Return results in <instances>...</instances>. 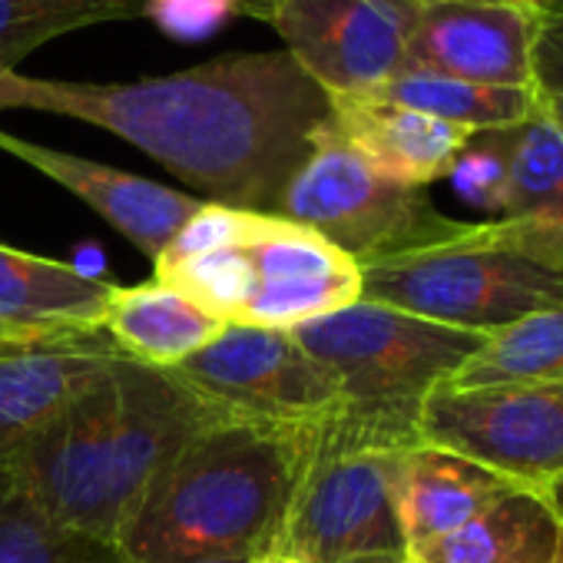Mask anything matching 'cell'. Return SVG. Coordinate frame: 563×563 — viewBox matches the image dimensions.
I'll return each instance as SVG.
<instances>
[{"label": "cell", "mask_w": 563, "mask_h": 563, "mask_svg": "<svg viewBox=\"0 0 563 563\" xmlns=\"http://www.w3.org/2000/svg\"><path fill=\"white\" fill-rule=\"evenodd\" d=\"M543 24L520 0H428L405 70L533 90V54Z\"/></svg>", "instance_id": "8fae6325"}, {"label": "cell", "mask_w": 563, "mask_h": 563, "mask_svg": "<svg viewBox=\"0 0 563 563\" xmlns=\"http://www.w3.org/2000/svg\"><path fill=\"white\" fill-rule=\"evenodd\" d=\"M255 242V239H252ZM156 282L173 286L186 299H192L199 309L222 322H235L249 292H252V262H249V245H229L216 249L196 258H186L166 272H153Z\"/></svg>", "instance_id": "d4e9b609"}, {"label": "cell", "mask_w": 563, "mask_h": 563, "mask_svg": "<svg viewBox=\"0 0 563 563\" xmlns=\"http://www.w3.org/2000/svg\"><path fill=\"white\" fill-rule=\"evenodd\" d=\"M34 342H51V339H34V335H24V332H14L8 325H0V352L18 349V345H34Z\"/></svg>", "instance_id": "1f68e13d"}, {"label": "cell", "mask_w": 563, "mask_h": 563, "mask_svg": "<svg viewBox=\"0 0 563 563\" xmlns=\"http://www.w3.org/2000/svg\"><path fill=\"white\" fill-rule=\"evenodd\" d=\"M362 299L490 335L563 306V232L510 216L461 222L444 242L365 265Z\"/></svg>", "instance_id": "277c9868"}, {"label": "cell", "mask_w": 563, "mask_h": 563, "mask_svg": "<svg viewBox=\"0 0 563 563\" xmlns=\"http://www.w3.org/2000/svg\"><path fill=\"white\" fill-rule=\"evenodd\" d=\"M556 563H563V543H560V556H556Z\"/></svg>", "instance_id": "e575fe53"}, {"label": "cell", "mask_w": 563, "mask_h": 563, "mask_svg": "<svg viewBox=\"0 0 563 563\" xmlns=\"http://www.w3.org/2000/svg\"><path fill=\"white\" fill-rule=\"evenodd\" d=\"M533 93L537 107L563 136V21H547L533 54Z\"/></svg>", "instance_id": "83f0119b"}, {"label": "cell", "mask_w": 563, "mask_h": 563, "mask_svg": "<svg viewBox=\"0 0 563 563\" xmlns=\"http://www.w3.org/2000/svg\"><path fill=\"white\" fill-rule=\"evenodd\" d=\"M150 0H0V70H14L44 44L146 14Z\"/></svg>", "instance_id": "cb8c5ba5"}, {"label": "cell", "mask_w": 563, "mask_h": 563, "mask_svg": "<svg viewBox=\"0 0 563 563\" xmlns=\"http://www.w3.org/2000/svg\"><path fill=\"white\" fill-rule=\"evenodd\" d=\"M120 358L107 332L0 352V471Z\"/></svg>", "instance_id": "4fadbf2b"}, {"label": "cell", "mask_w": 563, "mask_h": 563, "mask_svg": "<svg viewBox=\"0 0 563 563\" xmlns=\"http://www.w3.org/2000/svg\"><path fill=\"white\" fill-rule=\"evenodd\" d=\"M222 415L166 368L123 355L8 464V474L51 520L120 547L153 481Z\"/></svg>", "instance_id": "7a4b0ae2"}, {"label": "cell", "mask_w": 563, "mask_h": 563, "mask_svg": "<svg viewBox=\"0 0 563 563\" xmlns=\"http://www.w3.org/2000/svg\"><path fill=\"white\" fill-rule=\"evenodd\" d=\"M252 292L232 325L299 329L362 299V265L319 232L268 216L249 242Z\"/></svg>", "instance_id": "7c38bea8"}, {"label": "cell", "mask_w": 563, "mask_h": 563, "mask_svg": "<svg viewBox=\"0 0 563 563\" xmlns=\"http://www.w3.org/2000/svg\"><path fill=\"white\" fill-rule=\"evenodd\" d=\"M166 372L239 418L302 424L339 415L335 382L292 329L225 325L216 342Z\"/></svg>", "instance_id": "9c48e42d"}, {"label": "cell", "mask_w": 563, "mask_h": 563, "mask_svg": "<svg viewBox=\"0 0 563 563\" xmlns=\"http://www.w3.org/2000/svg\"><path fill=\"white\" fill-rule=\"evenodd\" d=\"M368 93L378 100L438 117L444 123L464 126L471 133L517 126L537 110L533 90L484 87V84H467V80L428 74V70H401L398 77H391L388 84Z\"/></svg>", "instance_id": "44dd1931"}, {"label": "cell", "mask_w": 563, "mask_h": 563, "mask_svg": "<svg viewBox=\"0 0 563 563\" xmlns=\"http://www.w3.org/2000/svg\"><path fill=\"white\" fill-rule=\"evenodd\" d=\"M421 441L540 490L563 474V378L477 391L438 388L421 415Z\"/></svg>", "instance_id": "30bf717a"}, {"label": "cell", "mask_w": 563, "mask_h": 563, "mask_svg": "<svg viewBox=\"0 0 563 563\" xmlns=\"http://www.w3.org/2000/svg\"><path fill=\"white\" fill-rule=\"evenodd\" d=\"M448 179L474 206H484V209H497L500 212V199H504V156H500V146H497L494 130L474 133L467 140V146L457 156V163H454V169H451Z\"/></svg>", "instance_id": "4316f807"}, {"label": "cell", "mask_w": 563, "mask_h": 563, "mask_svg": "<svg viewBox=\"0 0 563 563\" xmlns=\"http://www.w3.org/2000/svg\"><path fill=\"white\" fill-rule=\"evenodd\" d=\"M292 332L335 382L339 415L391 448L421 444L428 398L487 339L368 299Z\"/></svg>", "instance_id": "5b68a950"}, {"label": "cell", "mask_w": 563, "mask_h": 563, "mask_svg": "<svg viewBox=\"0 0 563 563\" xmlns=\"http://www.w3.org/2000/svg\"><path fill=\"white\" fill-rule=\"evenodd\" d=\"M272 216L319 232L362 268L444 242L461 229L424 189L382 176L345 143L332 117L316 133L309 156L282 189Z\"/></svg>", "instance_id": "8992f818"}, {"label": "cell", "mask_w": 563, "mask_h": 563, "mask_svg": "<svg viewBox=\"0 0 563 563\" xmlns=\"http://www.w3.org/2000/svg\"><path fill=\"white\" fill-rule=\"evenodd\" d=\"M517 487L520 484H514L500 471L448 448H434L424 441L408 448L391 487L405 550H418L438 537L454 533Z\"/></svg>", "instance_id": "2e32d148"}, {"label": "cell", "mask_w": 563, "mask_h": 563, "mask_svg": "<svg viewBox=\"0 0 563 563\" xmlns=\"http://www.w3.org/2000/svg\"><path fill=\"white\" fill-rule=\"evenodd\" d=\"M252 556H225V560H199V563H249Z\"/></svg>", "instance_id": "836d02e7"}, {"label": "cell", "mask_w": 563, "mask_h": 563, "mask_svg": "<svg viewBox=\"0 0 563 563\" xmlns=\"http://www.w3.org/2000/svg\"><path fill=\"white\" fill-rule=\"evenodd\" d=\"M504 156L500 212L563 232V136L537 107L523 123L494 130Z\"/></svg>", "instance_id": "7402d4cb"}, {"label": "cell", "mask_w": 563, "mask_h": 563, "mask_svg": "<svg viewBox=\"0 0 563 563\" xmlns=\"http://www.w3.org/2000/svg\"><path fill=\"white\" fill-rule=\"evenodd\" d=\"M428 0H239L329 93H368L405 70Z\"/></svg>", "instance_id": "ba28073f"}, {"label": "cell", "mask_w": 563, "mask_h": 563, "mask_svg": "<svg viewBox=\"0 0 563 563\" xmlns=\"http://www.w3.org/2000/svg\"><path fill=\"white\" fill-rule=\"evenodd\" d=\"M0 563H130L120 547L51 520L31 494L0 471Z\"/></svg>", "instance_id": "603a6c76"}, {"label": "cell", "mask_w": 563, "mask_h": 563, "mask_svg": "<svg viewBox=\"0 0 563 563\" xmlns=\"http://www.w3.org/2000/svg\"><path fill=\"white\" fill-rule=\"evenodd\" d=\"M540 494H543V500L550 504V510L556 514V520H560V527H563V474H556L550 484H543Z\"/></svg>", "instance_id": "f546056e"}, {"label": "cell", "mask_w": 563, "mask_h": 563, "mask_svg": "<svg viewBox=\"0 0 563 563\" xmlns=\"http://www.w3.org/2000/svg\"><path fill=\"white\" fill-rule=\"evenodd\" d=\"M563 527L540 490L517 487L471 523L408 550L418 563H556Z\"/></svg>", "instance_id": "d6986e66"}, {"label": "cell", "mask_w": 563, "mask_h": 563, "mask_svg": "<svg viewBox=\"0 0 563 563\" xmlns=\"http://www.w3.org/2000/svg\"><path fill=\"white\" fill-rule=\"evenodd\" d=\"M405 451L342 415L325 418L272 547L296 563L405 550L391 497Z\"/></svg>", "instance_id": "52a82bcc"}, {"label": "cell", "mask_w": 563, "mask_h": 563, "mask_svg": "<svg viewBox=\"0 0 563 563\" xmlns=\"http://www.w3.org/2000/svg\"><path fill=\"white\" fill-rule=\"evenodd\" d=\"M265 222H268L265 212L202 202L199 212L183 222V229L173 235V242L163 249V255L153 265H156V272H166V268H173V265H179L186 258H196V255H206V252H216V249L249 245L265 229Z\"/></svg>", "instance_id": "484cf974"}, {"label": "cell", "mask_w": 563, "mask_h": 563, "mask_svg": "<svg viewBox=\"0 0 563 563\" xmlns=\"http://www.w3.org/2000/svg\"><path fill=\"white\" fill-rule=\"evenodd\" d=\"M322 421L222 415L153 481L120 550L130 563L255 556L275 543Z\"/></svg>", "instance_id": "3957f363"}, {"label": "cell", "mask_w": 563, "mask_h": 563, "mask_svg": "<svg viewBox=\"0 0 563 563\" xmlns=\"http://www.w3.org/2000/svg\"><path fill=\"white\" fill-rule=\"evenodd\" d=\"M0 110H41L110 130L206 202L275 212L332 117V97L289 51L225 54L133 84L44 80L0 70Z\"/></svg>", "instance_id": "6da1fadb"}, {"label": "cell", "mask_w": 563, "mask_h": 563, "mask_svg": "<svg viewBox=\"0 0 563 563\" xmlns=\"http://www.w3.org/2000/svg\"><path fill=\"white\" fill-rule=\"evenodd\" d=\"M520 4L540 14L543 21H563V0H520Z\"/></svg>", "instance_id": "4dcf8cb0"}, {"label": "cell", "mask_w": 563, "mask_h": 563, "mask_svg": "<svg viewBox=\"0 0 563 563\" xmlns=\"http://www.w3.org/2000/svg\"><path fill=\"white\" fill-rule=\"evenodd\" d=\"M229 322L209 316L173 286L150 278L143 286H117L103 319L107 339L143 365L173 368L225 332Z\"/></svg>", "instance_id": "ac0fdd59"}, {"label": "cell", "mask_w": 563, "mask_h": 563, "mask_svg": "<svg viewBox=\"0 0 563 563\" xmlns=\"http://www.w3.org/2000/svg\"><path fill=\"white\" fill-rule=\"evenodd\" d=\"M0 150L34 166L37 173L51 176L64 189H70L97 216H103L117 232H123L150 262L163 255V249L173 242L183 222L196 216L199 206L206 202L199 196L166 189L153 179H143V176H133V173L64 153V150L31 143L4 130H0Z\"/></svg>", "instance_id": "5bb4252c"}, {"label": "cell", "mask_w": 563, "mask_h": 563, "mask_svg": "<svg viewBox=\"0 0 563 563\" xmlns=\"http://www.w3.org/2000/svg\"><path fill=\"white\" fill-rule=\"evenodd\" d=\"M332 126L382 176L415 189L448 179L474 136L464 126L378 100L372 93L332 97Z\"/></svg>", "instance_id": "9a60e30c"}, {"label": "cell", "mask_w": 563, "mask_h": 563, "mask_svg": "<svg viewBox=\"0 0 563 563\" xmlns=\"http://www.w3.org/2000/svg\"><path fill=\"white\" fill-rule=\"evenodd\" d=\"M249 563H296L289 553H282V550H275V547H265L262 553H255Z\"/></svg>", "instance_id": "d6a6232c"}, {"label": "cell", "mask_w": 563, "mask_h": 563, "mask_svg": "<svg viewBox=\"0 0 563 563\" xmlns=\"http://www.w3.org/2000/svg\"><path fill=\"white\" fill-rule=\"evenodd\" d=\"M342 563H418L408 550H391V553H362V556H349Z\"/></svg>", "instance_id": "f1b7e54d"}, {"label": "cell", "mask_w": 563, "mask_h": 563, "mask_svg": "<svg viewBox=\"0 0 563 563\" xmlns=\"http://www.w3.org/2000/svg\"><path fill=\"white\" fill-rule=\"evenodd\" d=\"M553 378H563V306L533 312L500 332H490L444 388H517Z\"/></svg>", "instance_id": "ffe728a7"}, {"label": "cell", "mask_w": 563, "mask_h": 563, "mask_svg": "<svg viewBox=\"0 0 563 563\" xmlns=\"http://www.w3.org/2000/svg\"><path fill=\"white\" fill-rule=\"evenodd\" d=\"M117 286L80 268L0 245V325L34 339L103 332Z\"/></svg>", "instance_id": "e0dca14e"}]
</instances>
